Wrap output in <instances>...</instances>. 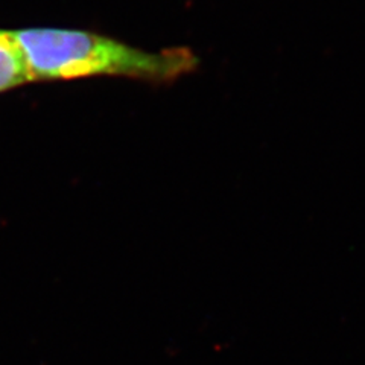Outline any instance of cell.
Masks as SVG:
<instances>
[{
    "label": "cell",
    "mask_w": 365,
    "mask_h": 365,
    "mask_svg": "<svg viewBox=\"0 0 365 365\" xmlns=\"http://www.w3.org/2000/svg\"><path fill=\"white\" fill-rule=\"evenodd\" d=\"M14 36L32 83L116 76L163 86L197 72L201 63L190 48L150 52L90 31L28 28L14 31Z\"/></svg>",
    "instance_id": "cell-1"
},
{
    "label": "cell",
    "mask_w": 365,
    "mask_h": 365,
    "mask_svg": "<svg viewBox=\"0 0 365 365\" xmlns=\"http://www.w3.org/2000/svg\"><path fill=\"white\" fill-rule=\"evenodd\" d=\"M32 83L25 52L14 31L0 29V93Z\"/></svg>",
    "instance_id": "cell-2"
}]
</instances>
